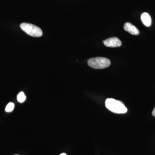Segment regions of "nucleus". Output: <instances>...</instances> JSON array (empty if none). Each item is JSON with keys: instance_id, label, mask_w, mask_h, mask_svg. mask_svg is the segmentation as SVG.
Listing matches in <instances>:
<instances>
[{"instance_id": "1", "label": "nucleus", "mask_w": 155, "mask_h": 155, "mask_svg": "<svg viewBox=\"0 0 155 155\" xmlns=\"http://www.w3.org/2000/svg\"><path fill=\"white\" fill-rule=\"evenodd\" d=\"M106 107L109 110L116 114H125L127 112V108L123 103L113 98H108L105 101Z\"/></svg>"}, {"instance_id": "2", "label": "nucleus", "mask_w": 155, "mask_h": 155, "mask_svg": "<svg viewBox=\"0 0 155 155\" xmlns=\"http://www.w3.org/2000/svg\"><path fill=\"white\" fill-rule=\"evenodd\" d=\"M111 62L108 58L103 57L91 58L87 60V64L90 67L95 69H103L109 67Z\"/></svg>"}, {"instance_id": "3", "label": "nucleus", "mask_w": 155, "mask_h": 155, "mask_svg": "<svg viewBox=\"0 0 155 155\" xmlns=\"http://www.w3.org/2000/svg\"><path fill=\"white\" fill-rule=\"evenodd\" d=\"M20 28L30 36L40 37L43 35L42 31L39 27L30 23L23 22L20 25Z\"/></svg>"}, {"instance_id": "4", "label": "nucleus", "mask_w": 155, "mask_h": 155, "mask_svg": "<svg viewBox=\"0 0 155 155\" xmlns=\"http://www.w3.org/2000/svg\"><path fill=\"white\" fill-rule=\"evenodd\" d=\"M103 42L106 46L108 47H119L122 45L121 41L116 37L110 38L105 40H103Z\"/></svg>"}, {"instance_id": "5", "label": "nucleus", "mask_w": 155, "mask_h": 155, "mask_svg": "<svg viewBox=\"0 0 155 155\" xmlns=\"http://www.w3.org/2000/svg\"><path fill=\"white\" fill-rule=\"evenodd\" d=\"M124 29L132 35H137L139 34V31L133 24L130 22H126L124 25Z\"/></svg>"}, {"instance_id": "6", "label": "nucleus", "mask_w": 155, "mask_h": 155, "mask_svg": "<svg viewBox=\"0 0 155 155\" xmlns=\"http://www.w3.org/2000/svg\"><path fill=\"white\" fill-rule=\"evenodd\" d=\"M142 22L147 27H149L151 25L152 19L149 14L146 12L142 14L141 15Z\"/></svg>"}, {"instance_id": "7", "label": "nucleus", "mask_w": 155, "mask_h": 155, "mask_svg": "<svg viewBox=\"0 0 155 155\" xmlns=\"http://www.w3.org/2000/svg\"><path fill=\"white\" fill-rule=\"evenodd\" d=\"M17 99L19 102L22 103L25 101L26 99V96L23 92H21L17 95Z\"/></svg>"}, {"instance_id": "8", "label": "nucleus", "mask_w": 155, "mask_h": 155, "mask_svg": "<svg viewBox=\"0 0 155 155\" xmlns=\"http://www.w3.org/2000/svg\"><path fill=\"white\" fill-rule=\"evenodd\" d=\"M14 103H9L5 108V111L7 112H11L14 110Z\"/></svg>"}, {"instance_id": "9", "label": "nucleus", "mask_w": 155, "mask_h": 155, "mask_svg": "<svg viewBox=\"0 0 155 155\" xmlns=\"http://www.w3.org/2000/svg\"><path fill=\"white\" fill-rule=\"evenodd\" d=\"M152 115L154 117H155V107L154 108L152 112Z\"/></svg>"}, {"instance_id": "10", "label": "nucleus", "mask_w": 155, "mask_h": 155, "mask_svg": "<svg viewBox=\"0 0 155 155\" xmlns=\"http://www.w3.org/2000/svg\"><path fill=\"white\" fill-rule=\"evenodd\" d=\"M60 155H67L66 154V153H63L61 154H60Z\"/></svg>"}, {"instance_id": "11", "label": "nucleus", "mask_w": 155, "mask_h": 155, "mask_svg": "<svg viewBox=\"0 0 155 155\" xmlns=\"http://www.w3.org/2000/svg\"></svg>"}]
</instances>
